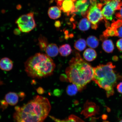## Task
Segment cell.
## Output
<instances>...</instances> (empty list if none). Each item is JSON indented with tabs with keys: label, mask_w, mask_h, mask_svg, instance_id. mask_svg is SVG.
Returning a JSON list of instances; mask_svg holds the SVG:
<instances>
[{
	"label": "cell",
	"mask_w": 122,
	"mask_h": 122,
	"mask_svg": "<svg viewBox=\"0 0 122 122\" xmlns=\"http://www.w3.org/2000/svg\"><path fill=\"white\" fill-rule=\"evenodd\" d=\"M51 109L48 99L37 96L22 107H15L14 120L16 122H43Z\"/></svg>",
	"instance_id": "1"
},
{
	"label": "cell",
	"mask_w": 122,
	"mask_h": 122,
	"mask_svg": "<svg viewBox=\"0 0 122 122\" xmlns=\"http://www.w3.org/2000/svg\"><path fill=\"white\" fill-rule=\"evenodd\" d=\"M66 70L67 78L69 81L77 86L79 91L83 89L87 84L92 80L94 69L91 66L76 52L69 63Z\"/></svg>",
	"instance_id": "2"
},
{
	"label": "cell",
	"mask_w": 122,
	"mask_h": 122,
	"mask_svg": "<svg viewBox=\"0 0 122 122\" xmlns=\"http://www.w3.org/2000/svg\"><path fill=\"white\" fill-rule=\"evenodd\" d=\"M24 66L29 77L42 79L52 75L56 65L52 59L47 54L37 53L27 59Z\"/></svg>",
	"instance_id": "3"
},
{
	"label": "cell",
	"mask_w": 122,
	"mask_h": 122,
	"mask_svg": "<svg viewBox=\"0 0 122 122\" xmlns=\"http://www.w3.org/2000/svg\"><path fill=\"white\" fill-rule=\"evenodd\" d=\"M115 65L111 62L100 65L94 68L92 80L99 87L106 91L107 97H109L114 93V87L122 76L115 71Z\"/></svg>",
	"instance_id": "4"
},
{
	"label": "cell",
	"mask_w": 122,
	"mask_h": 122,
	"mask_svg": "<svg viewBox=\"0 0 122 122\" xmlns=\"http://www.w3.org/2000/svg\"><path fill=\"white\" fill-rule=\"evenodd\" d=\"M90 5L86 17L91 24L92 28L96 30L98 23L104 19L102 13V5L97 0H89Z\"/></svg>",
	"instance_id": "5"
},
{
	"label": "cell",
	"mask_w": 122,
	"mask_h": 122,
	"mask_svg": "<svg viewBox=\"0 0 122 122\" xmlns=\"http://www.w3.org/2000/svg\"><path fill=\"white\" fill-rule=\"evenodd\" d=\"M102 5V13L105 20H112L116 10L122 7V0H100Z\"/></svg>",
	"instance_id": "6"
},
{
	"label": "cell",
	"mask_w": 122,
	"mask_h": 122,
	"mask_svg": "<svg viewBox=\"0 0 122 122\" xmlns=\"http://www.w3.org/2000/svg\"><path fill=\"white\" fill-rule=\"evenodd\" d=\"M19 29L21 32L28 33L31 31L36 26L32 12L24 15L19 17L16 21Z\"/></svg>",
	"instance_id": "7"
},
{
	"label": "cell",
	"mask_w": 122,
	"mask_h": 122,
	"mask_svg": "<svg viewBox=\"0 0 122 122\" xmlns=\"http://www.w3.org/2000/svg\"><path fill=\"white\" fill-rule=\"evenodd\" d=\"M77 0H63L57 1V5L61 11L69 16L74 14L75 5Z\"/></svg>",
	"instance_id": "8"
},
{
	"label": "cell",
	"mask_w": 122,
	"mask_h": 122,
	"mask_svg": "<svg viewBox=\"0 0 122 122\" xmlns=\"http://www.w3.org/2000/svg\"><path fill=\"white\" fill-rule=\"evenodd\" d=\"M90 3L88 0H77L75 5V14L85 17L86 16Z\"/></svg>",
	"instance_id": "9"
},
{
	"label": "cell",
	"mask_w": 122,
	"mask_h": 122,
	"mask_svg": "<svg viewBox=\"0 0 122 122\" xmlns=\"http://www.w3.org/2000/svg\"><path fill=\"white\" fill-rule=\"evenodd\" d=\"M19 94L14 92H10L7 93L5 97V100L8 104L11 106H14L19 101Z\"/></svg>",
	"instance_id": "10"
},
{
	"label": "cell",
	"mask_w": 122,
	"mask_h": 122,
	"mask_svg": "<svg viewBox=\"0 0 122 122\" xmlns=\"http://www.w3.org/2000/svg\"><path fill=\"white\" fill-rule=\"evenodd\" d=\"M13 61L9 58L5 57L0 60V68L3 71H11L13 67Z\"/></svg>",
	"instance_id": "11"
},
{
	"label": "cell",
	"mask_w": 122,
	"mask_h": 122,
	"mask_svg": "<svg viewBox=\"0 0 122 122\" xmlns=\"http://www.w3.org/2000/svg\"><path fill=\"white\" fill-rule=\"evenodd\" d=\"M59 51L57 45L53 43L48 44L45 51L47 55L50 57H56L58 54Z\"/></svg>",
	"instance_id": "12"
},
{
	"label": "cell",
	"mask_w": 122,
	"mask_h": 122,
	"mask_svg": "<svg viewBox=\"0 0 122 122\" xmlns=\"http://www.w3.org/2000/svg\"><path fill=\"white\" fill-rule=\"evenodd\" d=\"M61 10L59 7L57 6L51 7L48 10V14L50 18L56 19L60 18L61 15Z\"/></svg>",
	"instance_id": "13"
},
{
	"label": "cell",
	"mask_w": 122,
	"mask_h": 122,
	"mask_svg": "<svg viewBox=\"0 0 122 122\" xmlns=\"http://www.w3.org/2000/svg\"><path fill=\"white\" fill-rule=\"evenodd\" d=\"M83 57L86 61H94L97 57L96 51L92 48H88L84 52Z\"/></svg>",
	"instance_id": "14"
},
{
	"label": "cell",
	"mask_w": 122,
	"mask_h": 122,
	"mask_svg": "<svg viewBox=\"0 0 122 122\" xmlns=\"http://www.w3.org/2000/svg\"><path fill=\"white\" fill-rule=\"evenodd\" d=\"M102 47L103 50L108 53L112 52L114 48V44L112 40L107 39L103 41Z\"/></svg>",
	"instance_id": "15"
},
{
	"label": "cell",
	"mask_w": 122,
	"mask_h": 122,
	"mask_svg": "<svg viewBox=\"0 0 122 122\" xmlns=\"http://www.w3.org/2000/svg\"><path fill=\"white\" fill-rule=\"evenodd\" d=\"M72 51L71 46L68 44L61 46L59 49V53L61 56L63 57H66L69 55Z\"/></svg>",
	"instance_id": "16"
},
{
	"label": "cell",
	"mask_w": 122,
	"mask_h": 122,
	"mask_svg": "<svg viewBox=\"0 0 122 122\" xmlns=\"http://www.w3.org/2000/svg\"><path fill=\"white\" fill-rule=\"evenodd\" d=\"M91 26V24L87 18L81 20L78 24V27L80 30L85 31L89 30Z\"/></svg>",
	"instance_id": "17"
},
{
	"label": "cell",
	"mask_w": 122,
	"mask_h": 122,
	"mask_svg": "<svg viewBox=\"0 0 122 122\" xmlns=\"http://www.w3.org/2000/svg\"><path fill=\"white\" fill-rule=\"evenodd\" d=\"M87 45L92 48H97L99 45V41L95 36H91L88 37L86 40Z\"/></svg>",
	"instance_id": "18"
},
{
	"label": "cell",
	"mask_w": 122,
	"mask_h": 122,
	"mask_svg": "<svg viewBox=\"0 0 122 122\" xmlns=\"http://www.w3.org/2000/svg\"><path fill=\"white\" fill-rule=\"evenodd\" d=\"M50 117L56 122H84L79 117L74 115H71L68 119L63 120L59 119L53 117Z\"/></svg>",
	"instance_id": "19"
},
{
	"label": "cell",
	"mask_w": 122,
	"mask_h": 122,
	"mask_svg": "<svg viewBox=\"0 0 122 122\" xmlns=\"http://www.w3.org/2000/svg\"><path fill=\"white\" fill-rule=\"evenodd\" d=\"M38 45L41 51H45L48 45V40L45 36L41 35L38 38Z\"/></svg>",
	"instance_id": "20"
},
{
	"label": "cell",
	"mask_w": 122,
	"mask_h": 122,
	"mask_svg": "<svg viewBox=\"0 0 122 122\" xmlns=\"http://www.w3.org/2000/svg\"><path fill=\"white\" fill-rule=\"evenodd\" d=\"M86 42L84 39H80L75 42L74 47L76 49L79 51H82L86 48Z\"/></svg>",
	"instance_id": "21"
},
{
	"label": "cell",
	"mask_w": 122,
	"mask_h": 122,
	"mask_svg": "<svg viewBox=\"0 0 122 122\" xmlns=\"http://www.w3.org/2000/svg\"><path fill=\"white\" fill-rule=\"evenodd\" d=\"M78 91L77 86L73 84L69 85L66 89L67 94L71 96L75 95Z\"/></svg>",
	"instance_id": "22"
},
{
	"label": "cell",
	"mask_w": 122,
	"mask_h": 122,
	"mask_svg": "<svg viewBox=\"0 0 122 122\" xmlns=\"http://www.w3.org/2000/svg\"><path fill=\"white\" fill-rule=\"evenodd\" d=\"M116 46L119 50L122 51V38L119 39L117 41Z\"/></svg>",
	"instance_id": "23"
},
{
	"label": "cell",
	"mask_w": 122,
	"mask_h": 122,
	"mask_svg": "<svg viewBox=\"0 0 122 122\" xmlns=\"http://www.w3.org/2000/svg\"><path fill=\"white\" fill-rule=\"evenodd\" d=\"M119 10V12L116 13L115 16L116 17L119 19L122 20V7Z\"/></svg>",
	"instance_id": "24"
},
{
	"label": "cell",
	"mask_w": 122,
	"mask_h": 122,
	"mask_svg": "<svg viewBox=\"0 0 122 122\" xmlns=\"http://www.w3.org/2000/svg\"><path fill=\"white\" fill-rule=\"evenodd\" d=\"M117 91L120 93H122V82L119 83L117 86Z\"/></svg>",
	"instance_id": "25"
},
{
	"label": "cell",
	"mask_w": 122,
	"mask_h": 122,
	"mask_svg": "<svg viewBox=\"0 0 122 122\" xmlns=\"http://www.w3.org/2000/svg\"><path fill=\"white\" fill-rule=\"evenodd\" d=\"M118 36V37L122 38V26L119 28L117 29Z\"/></svg>",
	"instance_id": "26"
},
{
	"label": "cell",
	"mask_w": 122,
	"mask_h": 122,
	"mask_svg": "<svg viewBox=\"0 0 122 122\" xmlns=\"http://www.w3.org/2000/svg\"><path fill=\"white\" fill-rule=\"evenodd\" d=\"M38 93L39 94H42L44 92V90L43 88L41 87L38 88L36 90Z\"/></svg>",
	"instance_id": "27"
},
{
	"label": "cell",
	"mask_w": 122,
	"mask_h": 122,
	"mask_svg": "<svg viewBox=\"0 0 122 122\" xmlns=\"http://www.w3.org/2000/svg\"><path fill=\"white\" fill-rule=\"evenodd\" d=\"M20 97L22 98V99L24 98L25 97V94L23 92H20L18 94Z\"/></svg>",
	"instance_id": "28"
},
{
	"label": "cell",
	"mask_w": 122,
	"mask_h": 122,
	"mask_svg": "<svg viewBox=\"0 0 122 122\" xmlns=\"http://www.w3.org/2000/svg\"><path fill=\"white\" fill-rule=\"evenodd\" d=\"M61 93L60 91L59 90L56 89L55 90L54 92V93L55 95L56 96L59 95Z\"/></svg>",
	"instance_id": "29"
},
{
	"label": "cell",
	"mask_w": 122,
	"mask_h": 122,
	"mask_svg": "<svg viewBox=\"0 0 122 122\" xmlns=\"http://www.w3.org/2000/svg\"><path fill=\"white\" fill-rule=\"evenodd\" d=\"M20 30L19 29H16L14 30V34L16 35H19L20 33Z\"/></svg>",
	"instance_id": "30"
},
{
	"label": "cell",
	"mask_w": 122,
	"mask_h": 122,
	"mask_svg": "<svg viewBox=\"0 0 122 122\" xmlns=\"http://www.w3.org/2000/svg\"><path fill=\"white\" fill-rule=\"evenodd\" d=\"M61 25L59 21H57L55 24V25L56 27H59Z\"/></svg>",
	"instance_id": "31"
},
{
	"label": "cell",
	"mask_w": 122,
	"mask_h": 122,
	"mask_svg": "<svg viewBox=\"0 0 122 122\" xmlns=\"http://www.w3.org/2000/svg\"><path fill=\"white\" fill-rule=\"evenodd\" d=\"M21 7V5H18V6L17 7L18 8H17L18 9H20V8Z\"/></svg>",
	"instance_id": "32"
},
{
	"label": "cell",
	"mask_w": 122,
	"mask_h": 122,
	"mask_svg": "<svg viewBox=\"0 0 122 122\" xmlns=\"http://www.w3.org/2000/svg\"><path fill=\"white\" fill-rule=\"evenodd\" d=\"M63 0H57V1H61Z\"/></svg>",
	"instance_id": "33"
},
{
	"label": "cell",
	"mask_w": 122,
	"mask_h": 122,
	"mask_svg": "<svg viewBox=\"0 0 122 122\" xmlns=\"http://www.w3.org/2000/svg\"><path fill=\"white\" fill-rule=\"evenodd\" d=\"M109 122V121H106L104 122Z\"/></svg>",
	"instance_id": "34"
},
{
	"label": "cell",
	"mask_w": 122,
	"mask_h": 122,
	"mask_svg": "<svg viewBox=\"0 0 122 122\" xmlns=\"http://www.w3.org/2000/svg\"><path fill=\"white\" fill-rule=\"evenodd\" d=\"M120 122H122V119L121 120H120Z\"/></svg>",
	"instance_id": "35"
}]
</instances>
